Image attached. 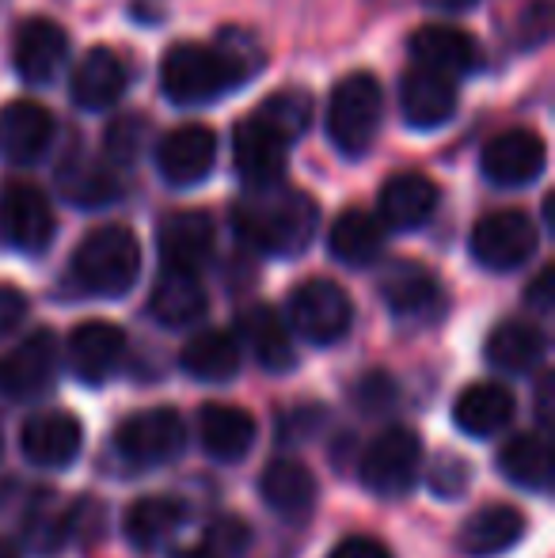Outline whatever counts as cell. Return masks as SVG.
Here are the masks:
<instances>
[{
  "instance_id": "6da1fadb",
  "label": "cell",
  "mask_w": 555,
  "mask_h": 558,
  "mask_svg": "<svg viewBox=\"0 0 555 558\" xmlns=\"http://www.w3.org/2000/svg\"><path fill=\"white\" fill-rule=\"evenodd\" d=\"M260 46L244 31H225L214 46L179 43L160 65L164 96L179 107H202L237 92L252 73H260Z\"/></svg>"
},
{
  "instance_id": "7a4b0ae2",
  "label": "cell",
  "mask_w": 555,
  "mask_h": 558,
  "mask_svg": "<svg viewBox=\"0 0 555 558\" xmlns=\"http://www.w3.org/2000/svg\"><path fill=\"white\" fill-rule=\"evenodd\" d=\"M319 209L304 191H293L286 183L275 186H255L252 194L237 202L232 209V228L248 247L263 251V255L293 258L316 235Z\"/></svg>"
},
{
  "instance_id": "3957f363",
  "label": "cell",
  "mask_w": 555,
  "mask_h": 558,
  "mask_svg": "<svg viewBox=\"0 0 555 558\" xmlns=\"http://www.w3.org/2000/svg\"><path fill=\"white\" fill-rule=\"evenodd\" d=\"M141 274V247L137 235L122 225H104L81 240L73 251L69 278L88 296H122L134 289Z\"/></svg>"
},
{
  "instance_id": "277c9868",
  "label": "cell",
  "mask_w": 555,
  "mask_h": 558,
  "mask_svg": "<svg viewBox=\"0 0 555 558\" xmlns=\"http://www.w3.org/2000/svg\"><path fill=\"white\" fill-rule=\"evenodd\" d=\"M381 111H385V96H381V81L373 73H350L335 84L331 104H327V137L342 156H365L381 130Z\"/></svg>"
},
{
  "instance_id": "5b68a950",
  "label": "cell",
  "mask_w": 555,
  "mask_h": 558,
  "mask_svg": "<svg viewBox=\"0 0 555 558\" xmlns=\"http://www.w3.org/2000/svg\"><path fill=\"white\" fill-rule=\"evenodd\" d=\"M289 331H297L304 342L312 345H331L339 338H347L350 324H354V304L342 286H335L331 278H312L289 293Z\"/></svg>"
},
{
  "instance_id": "8992f818",
  "label": "cell",
  "mask_w": 555,
  "mask_h": 558,
  "mask_svg": "<svg viewBox=\"0 0 555 558\" xmlns=\"http://www.w3.org/2000/svg\"><path fill=\"white\" fill-rule=\"evenodd\" d=\"M422 468V441L411 429L393 426L377 434L362 456V483L377 498H400L415 486Z\"/></svg>"
},
{
  "instance_id": "52a82bcc",
  "label": "cell",
  "mask_w": 555,
  "mask_h": 558,
  "mask_svg": "<svg viewBox=\"0 0 555 558\" xmlns=\"http://www.w3.org/2000/svg\"><path fill=\"white\" fill-rule=\"evenodd\" d=\"M114 448L122 460L137 463V468H156V463H171L186 448V422L171 407H153V411H137L114 434Z\"/></svg>"
},
{
  "instance_id": "ba28073f",
  "label": "cell",
  "mask_w": 555,
  "mask_h": 558,
  "mask_svg": "<svg viewBox=\"0 0 555 558\" xmlns=\"http://www.w3.org/2000/svg\"><path fill=\"white\" fill-rule=\"evenodd\" d=\"M53 209L46 194L31 183H8L0 191V247L38 255L53 240Z\"/></svg>"
},
{
  "instance_id": "9c48e42d",
  "label": "cell",
  "mask_w": 555,
  "mask_h": 558,
  "mask_svg": "<svg viewBox=\"0 0 555 558\" xmlns=\"http://www.w3.org/2000/svg\"><path fill=\"white\" fill-rule=\"evenodd\" d=\"M536 251V225L521 209H498L472 228V258L487 270H518Z\"/></svg>"
},
{
  "instance_id": "30bf717a",
  "label": "cell",
  "mask_w": 555,
  "mask_h": 558,
  "mask_svg": "<svg viewBox=\"0 0 555 558\" xmlns=\"http://www.w3.org/2000/svg\"><path fill=\"white\" fill-rule=\"evenodd\" d=\"M61 345L53 331H31L0 357V396L35 399L58 376Z\"/></svg>"
},
{
  "instance_id": "8fae6325",
  "label": "cell",
  "mask_w": 555,
  "mask_h": 558,
  "mask_svg": "<svg viewBox=\"0 0 555 558\" xmlns=\"http://www.w3.org/2000/svg\"><path fill=\"white\" fill-rule=\"evenodd\" d=\"M548 163V145L536 130H506L483 145L480 171L495 186H529Z\"/></svg>"
},
{
  "instance_id": "7c38bea8",
  "label": "cell",
  "mask_w": 555,
  "mask_h": 558,
  "mask_svg": "<svg viewBox=\"0 0 555 558\" xmlns=\"http://www.w3.org/2000/svg\"><path fill=\"white\" fill-rule=\"evenodd\" d=\"M217 163V133L206 125H176L156 145V168L164 183L171 186H198Z\"/></svg>"
},
{
  "instance_id": "4fadbf2b",
  "label": "cell",
  "mask_w": 555,
  "mask_h": 558,
  "mask_svg": "<svg viewBox=\"0 0 555 558\" xmlns=\"http://www.w3.org/2000/svg\"><path fill=\"white\" fill-rule=\"evenodd\" d=\"M69 61V38L53 20H23L12 38V65L20 81L27 84H50Z\"/></svg>"
},
{
  "instance_id": "5bb4252c",
  "label": "cell",
  "mask_w": 555,
  "mask_h": 558,
  "mask_svg": "<svg viewBox=\"0 0 555 558\" xmlns=\"http://www.w3.org/2000/svg\"><path fill=\"white\" fill-rule=\"evenodd\" d=\"M289 145L270 130L263 118H244L232 130V163H237L240 179L248 186H275L281 183V171H286Z\"/></svg>"
},
{
  "instance_id": "9a60e30c",
  "label": "cell",
  "mask_w": 555,
  "mask_h": 558,
  "mask_svg": "<svg viewBox=\"0 0 555 558\" xmlns=\"http://www.w3.org/2000/svg\"><path fill=\"white\" fill-rule=\"evenodd\" d=\"M53 141V114L35 99H12L0 107V160L27 168L43 160Z\"/></svg>"
},
{
  "instance_id": "2e32d148",
  "label": "cell",
  "mask_w": 555,
  "mask_h": 558,
  "mask_svg": "<svg viewBox=\"0 0 555 558\" xmlns=\"http://www.w3.org/2000/svg\"><path fill=\"white\" fill-rule=\"evenodd\" d=\"M214 221L206 214H198V209L168 214L156 225V247H160L164 270L198 274V266H206L209 255H214Z\"/></svg>"
},
{
  "instance_id": "e0dca14e",
  "label": "cell",
  "mask_w": 555,
  "mask_h": 558,
  "mask_svg": "<svg viewBox=\"0 0 555 558\" xmlns=\"http://www.w3.org/2000/svg\"><path fill=\"white\" fill-rule=\"evenodd\" d=\"M411 58L415 69H430L437 76H468L472 69H480V43L468 31L445 27V23H426L411 35Z\"/></svg>"
},
{
  "instance_id": "ac0fdd59",
  "label": "cell",
  "mask_w": 555,
  "mask_h": 558,
  "mask_svg": "<svg viewBox=\"0 0 555 558\" xmlns=\"http://www.w3.org/2000/svg\"><path fill=\"white\" fill-rule=\"evenodd\" d=\"M130 73L122 58L107 46H92L81 61L73 65V81H69V96L81 111H111L122 96H126Z\"/></svg>"
},
{
  "instance_id": "d6986e66",
  "label": "cell",
  "mask_w": 555,
  "mask_h": 558,
  "mask_svg": "<svg viewBox=\"0 0 555 558\" xmlns=\"http://www.w3.org/2000/svg\"><path fill=\"white\" fill-rule=\"evenodd\" d=\"M65 350H69V368L76 373V380L104 384L111 380V373L126 357V335L114 324H107V319H88V324L73 327Z\"/></svg>"
},
{
  "instance_id": "ffe728a7",
  "label": "cell",
  "mask_w": 555,
  "mask_h": 558,
  "mask_svg": "<svg viewBox=\"0 0 555 558\" xmlns=\"http://www.w3.org/2000/svg\"><path fill=\"white\" fill-rule=\"evenodd\" d=\"M400 111L411 130H442L457 114V84L430 69H411L400 81Z\"/></svg>"
},
{
  "instance_id": "44dd1931",
  "label": "cell",
  "mask_w": 555,
  "mask_h": 558,
  "mask_svg": "<svg viewBox=\"0 0 555 558\" xmlns=\"http://www.w3.org/2000/svg\"><path fill=\"white\" fill-rule=\"evenodd\" d=\"M23 456L38 468H69L81 456L84 429L73 414L65 411H43L23 426Z\"/></svg>"
},
{
  "instance_id": "7402d4cb",
  "label": "cell",
  "mask_w": 555,
  "mask_h": 558,
  "mask_svg": "<svg viewBox=\"0 0 555 558\" xmlns=\"http://www.w3.org/2000/svg\"><path fill=\"white\" fill-rule=\"evenodd\" d=\"M437 202H442V191H437L426 175L403 171V175H393L381 186L377 221L385 228H403V232H411V228H422L437 214Z\"/></svg>"
},
{
  "instance_id": "603a6c76",
  "label": "cell",
  "mask_w": 555,
  "mask_h": 558,
  "mask_svg": "<svg viewBox=\"0 0 555 558\" xmlns=\"http://www.w3.org/2000/svg\"><path fill=\"white\" fill-rule=\"evenodd\" d=\"M381 296L396 319H430L442 308V286L419 263H393L381 274Z\"/></svg>"
},
{
  "instance_id": "cb8c5ba5",
  "label": "cell",
  "mask_w": 555,
  "mask_h": 558,
  "mask_svg": "<svg viewBox=\"0 0 555 558\" xmlns=\"http://www.w3.org/2000/svg\"><path fill=\"white\" fill-rule=\"evenodd\" d=\"M198 441L214 460L237 463L255 445V418L244 407L232 403H206L198 411Z\"/></svg>"
},
{
  "instance_id": "d4e9b609",
  "label": "cell",
  "mask_w": 555,
  "mask_h": 558,
  "mask_svg": "<svg viewBox=\"0 0 555 558\" xmlns=\"http://www.w3.org/2000/svg\"><path fill=\"white\" fill-rule=\"evenodd\" d=\"M514 418V396L503 384L475 380L453 403V422L464 429L468 437H495L510 426Z\"/></svg>"
},
{
  "instance_id": "484cf974",
  "label": "cell",
  "mask_w": 555,
  "mask_h": 558,
  "mask_svg": "<svg viewBox=\"0 0 555 558\" xmlns=\"http://www.w3.org/2000/svg\"><path fill=\"white\" fill-rule=\"evenodd\" d=\"M240 342H248L252 357L270 373H286L293 368V331L270 304H255V308L240 312Z\"/></svg>"
},
{
  "instance_id": "4316f807",
  "label": "cell",
  "mask_w": 555,
  "mask_h": 558,
  "mask_svg": "<svg viewBox=\"0 0 555 558\" xmlns=\"http://www.w3.org/2000/svg\"><path fill=\"white\" fill-rule=\"evenodd\" d=\"M526 536V517L514 506H483L460 529V551L472 558H495Z\"/></svg>"
},
{
  "instance_id": "83f0119b",
  "label": "cell",
  "mask_w": 555,
  "mask_h": 558,
  "mask_svg": "<svg viewBox=\"0 0 555 558\" xmlns=\"http://www.w3.org/2000/svg\"><path fill=\"white\" fill-rule=\"evenodd\" d=\"M487 361L498 368V373H533L536 365L548 353V338L536 324H526V319H506L491 331L487 345H483Z\"/></svg>"
},
{
  "instance_id": "f1b7e54d",
  "label": "cell",
  "mask_w": 555,
  "mask_h": 558,
  "mask_svg": "<svg viewBox=\"0 0 555 558\" xmlns=\"http://www.w3.org/2000/svg\"><path fill=\"white\" fill-rule=\"evenodd\" d=\"M148 312L164 327H191L194 319L206 316V289H202L198 274L164 270L148 296Z\"/></svg>"
},
{
  "instance_id": "f546056e",
  "label": "cell",
  "mask_w": 555,
  "mask_h": 558,
  "mask_svg": "<svg viewBox=\"0 0 555 558\" xmlns=\"http://www.w3.org/2000/svg\"><path fill=\"white\" fill-rule=\"evenodd\" d=\"M186 521V506L171 494H148L137 498L126 513V539L137 551H156L164 547Z\"/></svg>"
},
{
  "instance_id": "4dcf8cb0",
  "label": "cell",
  "mask_w": 555,
  "mask_h": 558,
  "mask_svg": "<svg viewBox=\"0 0 555 558\" xmlns=\"http://www.w3.org/2000/svg\"><path fill=\"white\" fill-rule=\"evenodd\" d=\"M263 501H267L275 513L289 517V521H301L316 506V475H312L304 463L297 460H275L263 471Z\"/></svg>"
},
{
  "instance_id": "1f68e13d",
  "label": "cell",
  "mask_w": 555,
  "mask_h": 558,
  "mask_svg": "<svg viewBox=\"0 0 555 558\" xmlns=\"http://www.w3.org/2000/svg\"><path fill=\"white\" fill-rule=\"evenodd\" d=\"M58 191L81 209H104L122 198V183L111 168L92 156H69L58 168Z\"/></svg>"
},
{
  "instance_id": "d6a6232c",
  "label": "cell",
  "mask_w": 555,
  "mask_h": 558,
  "mask_svg": "<svg viewBox=\"0 0 555 558\" xmlns=\"http://www.w3.org/2000/svg\"><path fill=\"white\" fill-rule=\"evenodd\" d=\"M327 251L339 258L342 266H373L385 251V225L377 221L365 209H347L339 221L331 225V235H327Z\"/></svg>"
},
{
  "instance_id": "836d02e7",
  "label": "cell",
  "mask_w": 555,
  "mask_h": 558,
  "mask_svg": "<svg viewBox=\"0 0 555 558\" xmlns=\"http://www.w3.org/2000/svg\"><path fill=\"white\" fill-rule=\"evenodd\" d=\"M186 376L202 384H221L240 373V342L229 331H202L179 353Z\"/></svg>"
},
{
  "instance_id": "e575fe53",
  "label": "cell",
  "mask_w": 555,
  "mask_h": 558,
  "mask_svg": "<svg viewBox=\"0 0 555 558\" xmlns=\"http://www.w3.org/2000/svg\"><path fill=\"white\" fill-rule=\"evenodd\" d=\"M498 468L514 486L533 494L552 490V448L541 434H518L503 445L498 452Z\"/></svg>"
},
{
  "instance_id": "d590c367",
  "label": "cell",
  "mask_w": 555,
  "mask_h": 558,
  "mask_svg": "<svg viewBox=\"0 0 555 558\" xmlns=\"http://www.w3.org/2000/svg\"><path fill=\"white\" fill-rule=\"evenodd\" d=\"M255 118L270 125L286 145H293L312 122V96L301 88H289V92H275V96L263 99V107L255 111Z\"/></svg>"
},
{
  "instance_id": "8d00e7d4",
  "label": "cell",
  "mask_w": 555,
  "mask_h": 558,
  "mask_svg": "<svg viewBox=\"0 0 555 558\" xmlns=\"http://www.w3.org/2000/svg\"><path fill=\"white\" fill-rule=\"evenodd\" d=\"M206 551L209 555H225V558H240L244 555V547L252 544V532H248V524L240 521V517H225V521H214L206 529Z\"/></svg>"
},
{
  "instance_id": "74e56055",
  "label": "cell",
  "mask_w": 555,
  "mask_h": 558,
  "mask_svg": "<svg viewBox=\"0 0 555 558\" xmlns=\"http://www.w3.org/2000/svg\"><path fill=\"white\" fill-rule=\"evenodd\" d=\"M145 133H148V122L141 114L119 118V122L107 130V153L122 163L134 160V156L141 153V145H145Z\"/></svg>"
},
{
  "instance_id": "f35d334b",
  "label": "cell",
  "mask_w": 555,
  "mask_h": 558,
  "mask_svg": "<svg viewBox=\"0 0 555 558\" xmlns=\"http://www.w3.org/2000/svg\"><path fill=\"white\" fill-rule=\"evenodd\" d=\"M468 478H472V471H468V463L457 460V456H442V463H434V471H430V486H434L442 498L464 494Z\"/></svg>"
},
{
  "instance_id": "ab89813d",
  "label": "cell",
  "mask_w": 555,
  "mask_h": 558,
  "mask_svg": "<svg viewBox=\"0 0 555 558\" xmlns=\"http://www.w3.org/2000/svg\"><path fill=\"white\" fill-rule=\"evenodd\" d=\"M552 35V4L548 0H536L526 15H521V43L526 46H536Z\"/></svg>"
},
{
  "instance_id": "60d3db41",
  "label": "cell",
  "mask_w": 555,
  "mask_h": 558,
  "mask_svg": "<svg viewBox=\"0 0 555 558\" xmlns=\"http://www.w3.org/2000/svg\"><path fill=\"white\" fill-rule=\"evenodd\" d=\"M27 316V296L15 286H0V338H8Z\"/></svg>"
},
{
  "instance_id": "b9f144b4",
  "label": "cell",
  "mask_w": 555,
  "mask_h": 558,
  "mask_svg": "<svg viewBox=\"0 0 555 558\" xmlns=\"http://www.w3.org/2000/svg\"><path fill=\"white\" fill-rule=\"evenodd\" d=\"M331 558H393V555H388V547L377 544V539H370V536H350V539H342V544L335 547Z\"/></svg>"
},
{
  "instance_id": "7bdbcfd3",
  "label": "cell",
  "mask_w": 555,
  "mask_h": 558,
  "mask_svg": "<svg viewBox=\"0 0 555 558\" xmlns=\"http://www.w3.org/2000/svg\"><path fill=\"white\" fill-rule=\"evenodd\" d=\"M552 286H555V274L552 270H541L536 274V281L529 286V293H526V301L533 304L536 312H552Z\"/></svg>"
},
{
  "instance_id": "ee69618b",
  "label": "cell",
  "mask_w": 555,
  "mask_h": 558,
  "mask_svg": "<svg viewBox=\"0 0 555 558\" xmlns=\"http://www.w3.org/2000/svg\"><path fill=\"white\" fill-rule=\"evenodd\" d=\"M536 414H541V426H548V414H552V376H541V388H536Z\"/></svg>"
},
{
  "instance_id": "f6af8a7d",
  "label": "cell",
  "mask_w": 555,
  "mask_h": 558,
  "mask_svg": "<svg viewBox=\"0 0 555 558\" xmlns=\"http://www.w3.org/2000/svg\"><path fill=\"white\" fill-rule=\"evenodd\" d=\"M422 4H434V8H442V12H460V8L475 4V0H422Z\"/></svg>"
},
{
  "instance_id": "bcb514c9",
  "label": "cell",
  "mask_w": 555,
  "mask_h": 558,
  "mask_svg": "<svg viewBox=\"0 0 555 558\" xmlns=\"http://www.w3.org/2000/svg\"><path fill=\"white\" fill-rule=\"evenodd\" d=\"M0 558H20V547L12 539H0Z\"/></svg>"
},
{
  "instance_id": "7dc6e473",
  "label": "cell",
  "mask_w": 555,
  "mask_h": 558,
  "mask_svg": "<svg viewBox=\"0 0 555 558\" xmlns=\"http://www.w3.org/2000/svg\"><path fill=\"white\" fill-rule=\"evenodd\" d=\"M176 558H214V555H209L206 547H191V551H179Z\"/></svg>"
}]
</instances>
